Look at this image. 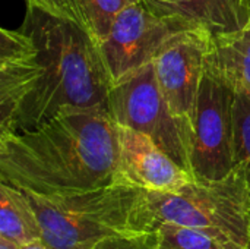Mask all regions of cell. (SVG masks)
I'll list each match as a JSON object with an SVG mask.
<instances>
[{
  "label": "cell",
  "instance_id": "cell-3",
  "mask_svg": "<svg viewBox=\"0 0 250 249\" xmlns=\"http://www.w3.org/2000/svg\"><path fill=\"white\" fill-rule=\"evenodd\" d=\"M171 223L243 249L250 245V200L243 172L220 181H192L176 191H141L132 213L135 233Z\"/></svg>",
  "mask_w": 250,
  "mask_h": 249
},
{
  "label": "cell",
  "instance_id": "cell-2",
  "mask_svg": "<svg viewBox=\"0 0 250 249\" xmlns=\"http://www.w3.org/2000/svg\"><path fill=\"white\" fill-rule=\"evenodd\" d=\"M119 128L107 109L64 110L41 126L0 135V182L40 197L116 182Z\"/></svg>",
  "mask_w": 250,
  "mask_h": 249
},
{
  "label": "cell",
  "instance_id": "cell-17",
  "mask_svg": "<svg viewBox=\"0 0 250 249\" xmlns=\"http://www.w3.org/2000/svg\"><path fill=\"white\" fill-rule=\"evenodd\" d=\"M25 1H26V6L38 7L44 12L54 15V16L73 21V22L81 23L83 26L81 15H79L78 7L75 4V0H25Z\"/></svg>",
  "mask_w": 250,
  "mask_h": 249
},
{
  "label": "cell",
  "instance_id": "cell-8",
  "mask_svg": "<svg viewBox=\"0 0 250 249\" xmlns=\"http://www.w3.org/2000/svg\"><path fill=\"white\" fill-rule=\"evenodd\" d=\"M211 34L207 28L188 29L170 41L152 62L158 85L171 110L190 125L205 76Z\"/></svg>",
  "mask_w": 250,
  "mask_h": 249
},
{
  "label": "cell",
  "instance_id": "cell-5",
  "mask_svg": "<svg viewBox=\"0 0 250 249\" xmlns=\"http://www.w3.org/2000/svg\"><path fill=\"white\" fill-rule=\"evenodd\" d=\"M107 110L116 125L148 135L190 173L192 125L171 110L152 63L111 87Z\"/></svg>",
  "mask_w": 250,
  "mask_h": 249
},
{
  "label": "cell",
  "instance_id": "cell-10",
  "mask_svg": "<svg viewBox=\"0 0 250 249\" xmlns=\"http://www.w3.org/2000/svg\"><path fill=\"white\" fill-rule=\"evenodd\" d=\"M205 75L236 95L250 98V23L231 32H212L205 54Z\"/></svg>",
  "mask_w": 250,
  "mask_h": 249
},
{
  "label": "cell",
  "instance_id": "cell-12",
  "mask_svg": "<svg viewBox=\"0 0 250 249\" xmlns=\"http://www.w3.org/2000/svg\"><path fill=\"white\" fill-rule=\"evenodd\" d=\"M0 236L21 247L42 242L41 225L29 197L4 182H0Z\"/></svg>",
  "mask_w": 250,
  "mask_h": 249
},
{
  "label": "cell",
  "instance_id": "cell-15",
  "mask_svg": "<svg viewBox=\"0 0 250 249\" xmlns=\"http://www.w3.org/2000/svg\"><path fill=\"white\" fill-rule=\"evenodd\" d=\"M234 131L236 167H239L243 172L250 200V98L245 95H236Z\"/></svg>",
  "mask_w": 250,
  "mask_h": 249
},
{
  "label": "cell",
  "instance_id": "cell-13",
  "mask_svg": "<svg viewBox=\"0 0 250 249\" xmlns=\"http://www.w3.org/2000/svg\"><path fill=\"white\" fill-rule=\"evenodd\" d=\"M138 0H75L82 23L100 44L108 34L117 15Z\"/></svg>",
  "mask_w": 250,
  "mask_h": 249
},
{
  "label": "cell",
  "instance_id": "cell-19",
  "mask_svg": "<svg viewBox=\"0 0 250 249\" xmlns=\"http://www.w3.org/2000/svg\"><path fill=\"white\" fill-rule=\"evenodd\" d=\"M23 249H48L42 242H35L32 245H28V247H23Z\"/></svg>",
  "mask_w": 250,
  "mask_h": 249
},
{
  "label": "cell",
  "instance_id": "cell-16",
  "mask_svg": "<svg viewBox=\"0 0 250 249\" xmlns=\"http://www.w3.org/2000/svg\"><path fill=\"white\" fill-rule=\"evenodd\" d=\"M91 249H157L155 232L114 235L100 241Z\"/></svg>",
  "mask_w": 250,
  "mask_h": 249
},
{
  "label": "cell",
  "instance_id": "cell-7",
  "mask_svg": "<svg viewBox=\"0 0 250 249\" xmlns=\"http://www.w3.org/2000/svg\"><path fill=\"white\" fill-rule=\"evenodd\" d=\"M236 92L205 75L199 88L190 136L195 181H220L236 169Z\"/></svg>",
  "mask_w": 250,
  "mask_h": 249
},
{
  "label": "cell",
  "instance_id": "cell-14",
  "mask_svg": "<svg viewBox=\"0 0 250 249\" xmlns=\"http://www.w3.org/2000/svg\"><path fill=\"white\" fill-rule=\"evenodd\" d=\"M157 249H243L221 242L205 232L164 223L155 229Z\"/></svg>",
  "mask_w": 250,
  "mask_h": 249
},
{
  "label": "cell",
  "instance_id": "cell-21",
  "mask_svg": "<svg viewBox=\"0 0 250 249\" xmlns=\"http://www.w3.org/2000/svg\"><path fill=\"white\" fill-rule=\"evenodd\" d=\"M249 249H250V245H249Z\"/></svg>",
  "mask_w": 250,
  "mask_h": 249
},
{
  "label": "cell",
  "instance_id": "cell-20",
  "mask_svg": "<svg viewBox=\"0 0 250 249\" xmlns=\"http://www.w3.org/2000/svg\"><path fill=\"white\" fill-rule=\"evenodd\" d=\"M242 3H243V7L246 10V15H248V19H249L250 23V0H242Z\"/></svg>",
  "mask_w": 250,
  "mask_h": 249
},
{
  "label": "cell",
  "instance_id": "cell-11",
  "mask_svg": "<svg viewBox=\"0 0 250 249\" xmlns=\"http://www.w3.org/2000/svg\"><path fill=\"white\" fill-rule=\"evenodd\" d=\"M161 12L180 18L195 28L231 32L249 23L242 0H148Z\"/></svg>",
  "mask_w": 250,
  "mask_h": 249
},
{
  "label": "cell",
  "instance_id": "cell-18",
  "mask_svg": "<svg viewBox=\"0 0 250 249\" xmlns=\"http://www.w3.org/2000/svg\"><path fill=\"white\" fill-rule=\"evenodd\" d=\"M0 249H23V247L18 245L16 242H13L10 239H6V238L0 236Z\"/></svg>",
  "mask_w": 250,
  "mask_h": 249
},
{
  "label": "cell",
  "instance_id": "cell-9",
  "mask_svg": "<svg viewBox=\"0 0 250 249\" xmlns=\"http://www.w3.org/2000/svg\"><path fill=\"white\" fill-rule=\"evenodd\" d=\"M119 166L116 182L142 191H176L195 178L161 150L148 135L119 126Z\"/></svg>",
  "mask_w": 250,
  "mask_h": 249
},
{
  "label": "cell",
  "instance_id": "cell-4",
  "mask_svg": "<svg viewBox=\"0 0 250 249\" xmlns=\"http://www.w3.org/2000/svg\"><path fill=\"white\" fill-rule=\"evenodd\" d=\"M141 191L114 182L72 195L40 197L23 192L37 211L47 248L91 249L108 236L135 233L132 213Z\"/></svg>",
  "mask_w": 250,
  "mask_h": 249
},
{
  "label": "cell",
  "instance_id": "cell-1",
  "mask_svg": "<svg viewBox=\"0 0 250 249\" xmlns=\"http://www.w3.org/2000/svg\"><path fill=\"white\" fill-rule=\"evenodd\" d=\"M111 78L89 32L34 6L0 29V135L31 131L72 109H107Z\"/></svg>",
  "mask_w": 250,
  "mask_h": 249
},
{
  "label": "cell",
  "instance_id": "cell-6",
  "mask_svg": "<svg viewBox=\"0 0 250 249\" xmlns=\"http://www.w3.org/2000/svg\"><path fill=\"white\" fill-rule=\"evenodd\" d=\"M192 28L195 26L161 12L148 0L129 4L98 44L113 85L151 65L170 41Z\"/></svg>",
  "mask_w": 250,
  "mask_h": 249
}]
</instances>
